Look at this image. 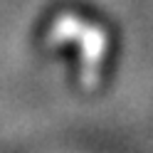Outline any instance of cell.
<instances>
[{"instance_id":"6da1fadb","label":"cell","mask_w":153,"mask_h":153,"mask_svg":"<svg viewBox=\"0 0 153 153\" xmlns=\"http://www.w3.org/2000/svg\"><path fill=\"white\" fill-rule=\"evenodd\" d=\"M54 35L62 37V40H76L84 47V67H87V74H97V64L101 62L104 54V35L99 27H94L89 22H84L82 17L74 15H59L54 20Z\"/></svg>"}]
</instances>
